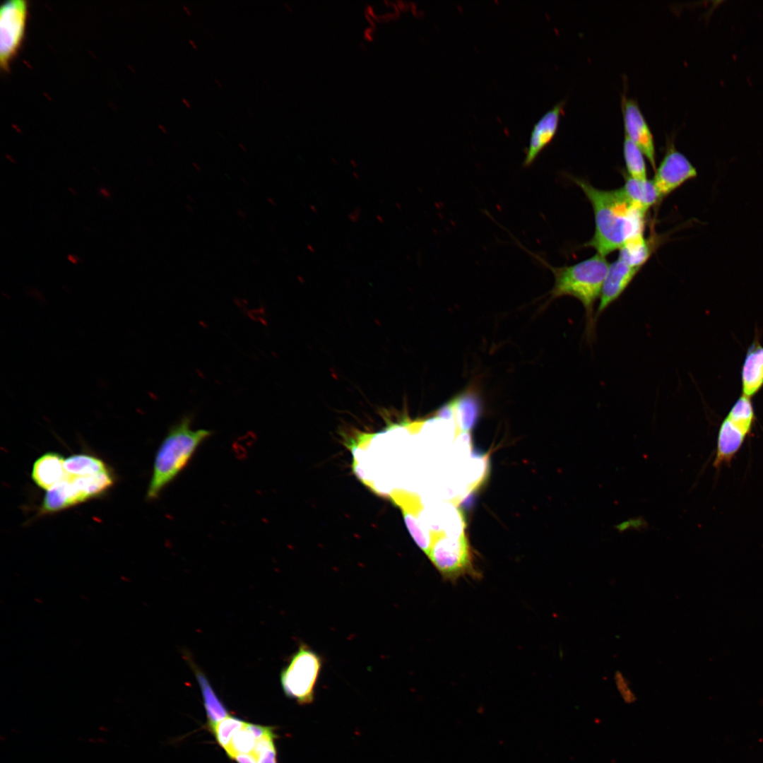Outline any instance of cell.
<instances>
[{"mask_svg":"<svg viewBox=\"0 0 763 763\" xmlns=\"http://www.w3.org/2000/svg\"><path fill=\"white\" fill-rule=\"evenodd\" d=\"M570 179L583 191L594 213V235L586 247L605 256L630 239L643 235L646 212L629 201L622 188L603 190L583 179Z\"/></svg>","mask_w":763,"mask_h":763,"instance_id":"6da1fadb","label":"cell"},{"mask_svg":"<svg viewBox=\"0 0 763 763\" xmlns=\"http://www.w3.org/2000/svg\"><path fill=\"white\" fill-rule=\"evenodd\" d=\"M536 259L549 268L554 275V286L548 302L562 296L578 300L585 310L584 336L592 343L596 336V302L600 298L609 265L605 256L596 255L571 266L553 267L538 254L526 249Z\"/></svg>","mask_w":763,"mask_h":763,"instance_id":"7a4b0ae2","label":"cell"},{"mask_svg":"<svg viewBox=\"0 0 763 763\" xmlns=\"http://www.w3.org/2000/svg\"><path fill=\"white\" fill-rule=\"evenodd\" d=\"M191 421V415L183 416L171 425L160 444L147 490L148 499H156L187 467L203 442L211 436V430L193 429Z\"/></svg>","mask_w":763,"mask_h":763,"instance_id":"3957f363","label":"cell"},{"mask_svg":"<svg viewBox=\"0 0 763 763\" xmlns=\"http://www.w3.org/2000/svg\"><path fill=\"white\" fill-rule=\"evenodd\" d=\"M427 556L446 582L456 584L466 576L475 579L480 576L474 567L472 553L464 531L454 536L441 534L432 536Z\"/></svg>","mask_w":763,"mask_h":763,"instance_id":"277c9868","label":"cell"},{"mask_svg":"<svg viewBox=\"0 0 763 763\" xmlns=\"http://www.w3.org/2000/svg\"><path fill=\"white\" fill-rule=\"evenodd\" d=\"M756 420L751 398L741 395L722 420L717 434L713 466L717 470L729 465L752 433Z\"/></svg>","mask_w":763,"mask_h":763,"instance_id":"5b68a950","label":"cell"},{"mask_svg":"<svg viewBox=\"0 0 763 763\" xmlns=\"http://www.w3.org/2000/svg\"><path fill=\"white\" fill-rule=\"evenodd\" d=\"M321 657L306 644L299 646L280 675L285 694L300 704L312 702L322 668Z\"/></svg>","mask_w":763,"mask_h":763,"instance_id":"8992f818","label":"cell"},{"mask_svg":"<svg viewBox=\"0 0 763 763\" xmlns=\"http://www.w3.org/2000/svg\"><path fill=\"white\" fill-rule=\"evenodd\" d=\"M25 0H8L0 8V66L7 71L20 51L28 18Z\"/></svg>","mask_w":763,"mask_h":763,"instance_id":"52a82bcc","label":"cell"},{"mask_svg":"<svg viewBox=\"0 0 763 763\" xmlns=\"http://www.w3.org/2000/svg\"><path fill=\"white\" fill-rule=\"evenodd\" d=\"M697 175V170L690 161L670 143L656 168L653 182L661 200Z\"/></svg>","mask_w":763,"mask_h":763,"instance_id":"ba28073f","label":"cell"},{"mask_svg":"<svg viewBox=\"0 0 763 763\" xmlns=\"http://www.w3.org/2000/svg\"><path fill=\"white\" fill-rule=\"evenodd\" d=\"M622 111L625 136L641 150L653 170H656V150L653 134L637 102L634 99L623 96Z\"/></svg>","mask_w":763,"mask_h":763,"instance_id":"9c48e42d","label":"cell"},{"mask_svg":"<svg viewBox=\"0 0 763 763\" xmlns=\"http://www.w3.org/2000/svg\"><path fill=\"white\" fill-rule=\"evenodd\" d=\"M565 100L557 102L534 124L529 138L523 166H531L555 137L564 114Z\"/></svg>","mask_w":763,"mask_h":763,"instance_id":"30bf717a","label":"cell"},{"mask_svg":"<svg viewBox=\"0 0 763 763\" xmlns=\"http://www.w3.org/2000/svg\"><path fill=\"white\" fill-rule=\"evenodd\" d=\"M640 268L633 267L617 258L608 268L605 278L600 302L596 311V320L616 301L627 288Z\"/></svg>","mask_w":763,"mask_h":763,"instance_id":"8fae6325","label":"cell"},{"mask_svg":"<svg viewBox=\"0 0 763 763\" xmlns=\"http://www.w3.org/2000/svg\"><path fill=\"white\" fill-rule=\"evenodd\" d=\"M762 387L763 345L756 334L747 350L741 369V395L752 398Z\"/></svg>","mask_w":763,"mask_h":763,"instance_id":"7c38bea8","label":"cell"},{"mask_svg":"<svg viewBox=\"0 0 763 763\" xmlns=\"http://www.w3.org/2000/svg\"><path fill=\"white\" fill-rule=\"evenodd\" d=\"M82 502L83 499L73 482L72 475L66 473L60 482L47 490L40 511L42 514L53 513Z\"/></svg>","mask_w":763,"mask_h":763,"instance_id":"4fadbf2b","label":"cell"},{"mask_svg":"<svg viewBox=\"0 0 763 763\" xmlns=\"http://www.w3.org/2000/svg\"><path fill=\"white\" fill-rule=\"evenodd\" d=\"M65 459L58 453L48 452L34 463L32 478L40 487L49 490L66 475Z\"/></svg>","mask_w":763,"mask_h":763,"instance_id":"5bb4252c","label":"cell"},{"mask_svg":"<svg viewBox=\"0 0 763 763\" xmlns=\"http://www.w3.org/2000/svg\"><path fill=\"white\" fill-rule=\"evenodd\" d=\"M622 189L629 201L646 212L661 201L653 180L639 179L627 175Z\"/></svg>","mask_w":763,"mask_h":763,"instance_id":"9a60e30c","label":"cell"},{"mask_svg":"<svg viewBox=\"0 0 763 763\" xmlns=\"http://www.w3.org/2000/svg\"><path fill=\"white\" fill-rule=\"evenodd\" d=\"M193 668L201 688L208 724L211 729L216 723L228 716L229 714L205 675L195 666H193Z\"/></svg>","mask_w":763,"mask_h":763,"instance_id":"2e32d148","label":"cell"},{"mask_svg":"<svg viewBox=\"0 0 763 763\" xmlns=\"http://www.w3.org/2000/svg\"><path fill=\"white\" fill-rule=\"evenodd\" d=\"M72 479L83 502L102 495L114 482L108 471L87 476L72 475Z\"/></svg>","mask_w":763,"mask_h":763,"instance_id":"e0dca14e","label":"cell"},{"mask_svg":"<svg viewBox=\"0 0 763 763\" xmlns=\"http://www.w3.org/2000/svg\"><path fill=\"white\" fill-rule=\"evenodd\" d=\"M651 250V243L641 235L630 239L620 249L618 258L641 269L649 259Z\"/></svg>","mask_w":763,"mask_h":763,"instance_id":"ac0fdd59","label":"cell"},{"mask_svg":"<svg viewBox=\"0 0 763 763\" xmlns=\"http://www.w3.org/2000/svg\"><path fill=\"white\" fill-rule=\"evenodd\" d=\"M64 468L67 473L73 476H87L107 471L101 459L87 454L68 457L64 461Z\"/></svg>","mask_w":763,"mask_h":763,"instance_id":"d6986e66","label":"cell"},{"mask_svg":"<svg viewBox=\"0 0 763 763\" xmlns=\"http://www.w3.org/2000/svg\"><path fill=\"white\" fill-rule=\"evenodd\" d=\"M623 155L627 175L635 179H646L647 170L645 155L626 136H625L623 141Z\"/></svg>","mask_w":763,"mask_h":763,"instance_id":"ffe728a7","label":"cell"},{"mask_svg":"<svg viewBox=\"0 0 763 763\" xmlns=\"http://www.w3.org/2000/svg\"><path fill=\"white\" fill-rule=\"evenodd\" d=\"M246 724L234 734L229 745L225 749L226 754L231 759H234L237 755L253 752L256 739L247 728Z\"/></svg>","mask_w":763,"mask_h":763,"instance_id":"44dd1931","label":"cell"},{"mask_svg":"<svg viewBox=\"0 0 763 763\" xmlns=\"http://www.w3.org/2000/svg\"><path fill=\"white\" fill-rule=\"evenodd\" d=\"M246 724L244 721L233 716H228L216 723L212 728L215 739L219 745L225 749L229 745L234 734L242 728Z\"/></svg>","mask_w":763,"mask_h":763,"instance_id":"7402d4cb","label":"cell"},{"mask_svg":"<svg viewBox=\"0 0 763 763\" xmlns=\"http://www.w3.org/2000/svg\"><path fill=\"white\" fill-rule=\"evenodd\" d=\"M402 511L406 526L415 542L425 555H427L431 546L430 537L428 536V533L424 531L423 528L421 527L415 516V512L406 510H402Z\"/></svg>","mask_w":763,"mask_h":763,"instance_id":"603a6c76","label":"cell"},{"mask_svg":"<svg viewBox=\"0 0 763 763\" xmlns=\"http://www.w3.org/2000/svg\"><path fill=\"white\" fill-rule=\"evenodd\" d=\"M614 679L616 688L622 700L628 704L634 703L637 700V697L630 687L628 680L620 671L615 672Z\"/></svg>","mask_w":763,"mask_h":763,"instance_id":"cb8c5ba5","label":"cell"},{"mask_svg":"<svg viewBox=\"0 0 763 763\" xmlns=\"http://www.w3.org/2000/svg\"><path fill=\"white\" fill-rule=\"evenodd\" d=\"M630 527L636 530L641 531L648 528V524L644 519L639 516L629 519L628 521H624L615 526L619 532H623L627 529L630 528Z\"/></svg>","mask_w":763,"mask_h":763,"instance_id":"d4e9b609","label":"cell"},{"mask_svg":"<svg viewBox=\"0 0 763 763\" xmlns=\"http://www.w3.org/2000/svg\"><path fill=\"white\" fill-rule=\"evenodd\" d=\"M258 763H277L276 749L275 745L263 749L259 752Z\"/></svg>","mask_w":763,"mask_h":763,"instance_id":"484cf974","label":"cell"},{"mask_svg":"<svg viewBox=\"0 0 763 763\" xmlns=\"http://www.w3.org/2000/svg\"><path fill=\"white\" fill-rule=\"evenodd\" d=\"M233 759L237 763H258L257 758L252 753L237 755Z\"/></svg>","mask_w":763,"mask_h":763,"instance_id":"4316f807","label":"cell"},{"mask_svg":"<svg viewBox=\"0 0 763 763\" xmlns=\"http://www.w3.org/2000/svg\"><path fill=\"white\" fill-rule=\"evenodd\" d=\"M237 214L238 217H239L242 219H245L246 217H247V214H246L245 211L244 210L241 209V208H239V209L237 210Z\"/></svg>","mask_w":763,"mask_h":763,"instance_id":"83f0119b","label":"cell"},{"mask_svg":"<svg viewBox=\"0 0 763 763\" xmlns=\"http://www.w3.org/2000/svg\"><path fill=\"white\" fill-rule=\"evenodd\" d=\"M182 103H183V104H184V105H185V106H186V107H187V108H190V107H191V105H190V103H189V100H187L186 98H182Z\"/></svg>","mask_w":763,"mask_h":763,"instance_id":"f1b7e54d","label":"cell"},{"mask_svg":"<svg viewBox=\"0 0 763 763\" xmlns=\"http://www.w3.org/2000/svg\"><path fill=\"white\" fill-rule=\"evenodd\" d=\"M182 8L184 10V11L187 13V15H189V16L191 15V11L190 8L187 6L183 5Z\"/></svg>","mask_w":763,"mask_h":763,"instance_id":"f546056e","label":"cell"},{"mask_svg":"<svg viewBox=\"0 0 763 763\" xmlns=\"http://www.w3.org/2000/svg\"><path fill=\"white\" fill-rule=\"evenodd\" d=\"M189 42L194 49H198V46L196 45V44L195 43V42L193 40H191V39L189 40Z\"/></svg>","mask_w":763,"mask_h":763,"instance_id":"4dcf8cb0","label":"cell"},{"mask_svg":"<svg viewBox=\"0 0 763 763\" xmlns=\"http://www.w3.org/2000/svg\"><path fill=\"white\" fill-rule=\"evenodd\" d=\"M192 165L194 166V168H195V169H196V170L197 171H201V167L199 166V165L198 163H196V162H192Z\"/></svg>","mask_w":763,"mask_h":763,"instance_id":"1f68e13d","label":"cell"},{"mask_svg":"<svg viewBox=\"0 0 763 763\" xmlns=\"http://www.w3.org/2000/svg\"><path fill=\"white\" fill-rule=\"evenodd\" d=\"M238 146H239V148H241V149H242V150H243L244 152H246V151H247V148H246V146H245V145H244V144H243V143H238Z\"/></svg>","mask_w":763,"mask_h":763,"instance_id":"d6a6232c","label":"cell"},{"mask_svg":"<svg viewBox=\"0 0 763 763\" xmlns=\"http://www.w3.org/2000/svg\"><path fill=\"white\" fill-rule=\"evenodd\" d=\"M267 201H268V203H270L271 205H272V206H275V205H276V202H275V201H274V200H273V199L272 198H271V197H268V198H267Z\"/></svg>","mask_w":763,"mask_h":763,"instance_id":"836d02e7","label":"cell"},{"mask_svg":"<svg viewBox=\"0 0 763 763\" xmlns=\"http://www.w3.org/2000/svg\"><path fill=\"white\" fill-rule=\"evenodd\" d=\"M186 208L187 211L190 213H192L194 211L192 206L190 205L187 204Z\"/></svg>","mask_w":763,"mask_h":763,"instance_id":"e575fe53","label":"cell"},{"mask_svg":"<svg viewBox=\"0 0 763 763\" xmlns=\"http://www.w3.org/2000/svg\"><path fill=\"white\" fill-rule=\"evenodd\" d=\"M68 258L73 263H74V264L76 263V259L74 257H73L71 255H69Z\"/></svg>","mask_w":763,"mask_h":763,"instance_id":"d590c367","label":"cell"},{"mask_svg":"<svg viewBox=\"0 0 763 763\" xmlns=\"http://www.w3.org/2000/svg\"><path fill=\"white\" fill-rule=\"evenodd\" d=\"M214 81L219 87H220V88L222 87L221 82H220L217 78H214Z\"/></svg>","mask_w":763,"mask_h":763,"instance_id":"8d00e7d4","label":"cell"},{"mask_svg":"<svg viewBox=\"0 0 763 763\" xmlns=\"http://www.w3.org/2000/svg\"><path fill=\"white\" fill-rule=\"evenodd\" d=\"M187 197H188L187 199H189V200L190 201H194V200H193V198H192L191 196H190L189 195H187Z\"/></svg>","mask_w":763,"mask_h":763,"instance_id":"74e56055","label":"cell"},{"mask_svg":"<svg viewBox=\"0 0 763 763\" xmlns=\"http://www.w3.org/2000/svg\"><path fill=\"white\" fill-rule=\"evenodd\" d=\"M101 191L102 192V194H105L106 196H107V195H108V194L107 193V191H105V190L102 189V191Z\"/></svg>","mask_w":763,"mask_h":763,"instance_id":"f35d334b","label":"cell"}]
</instances>
